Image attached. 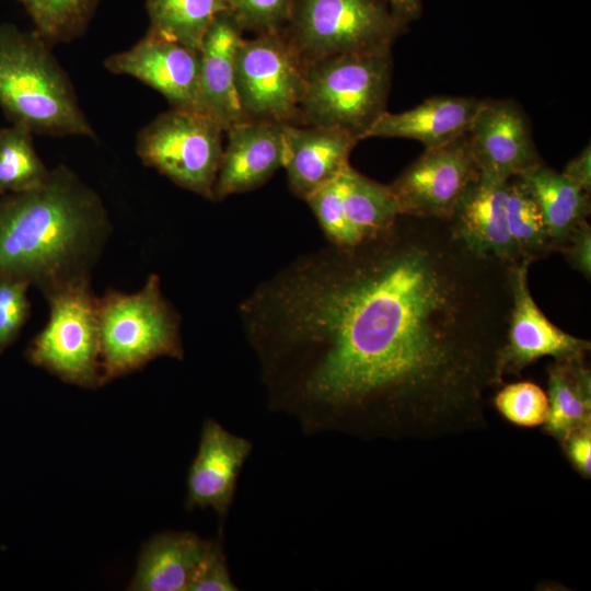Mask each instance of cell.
<instances>
[{"label": "cell", "mask_w": 591, "mask_h": 591, "mask_svg": "<svg viewBox=\"0 0 591 591\" xmlns=\"http://www.w3.org/2000/svg\"><path fill=\"white\" fill-rule=\"evenodd\" d=\"M85 277L47 294L49 317L25 350L26 360L85 389L102 386L99 297Z\"/></svg>", "instance_id": "7"}, {"label": "cell", "mask_w": 591, "mask_h": 591, "mask_svg": "<svg viewBox=\"0 0 591 591\" xmlns=\"http://www.w3.org/2000/svg\"><path fill=\"white\" fill-rule=\"evenodd\" d=\"M568 263L587 279L591 277V227L583 220L570 233L560 250Z\"/></svg>", "instance_id": "33"}, {"label": "cell", "mask_w": 591, "mask_h": 591, "mask_svg": "<svg viewBox=\"0 0 591 591\" xmlns=\"http://www.w3.org/2000/svg\"><path fill=\"white\" fill-rule=\"evenodd\" d=\"M535 199L553 250L560 251L571 231L590 213V195L561 172L541 163L519 176Z\"/></svg>", "instance_id": "21"}, {"label": "cell", "mask_w": 591, "mask_h": 591, "mask_svg": "<svg viewBox=\"0 0 591 591\" xmlns=\"http://www.w3.org/2000/svg\"><path fill=\"white\" fill-rule=\"evenodd\" d=\"M112 233L99 193L60 164L39 187L0 197V278H15L43 296L92 277Z\"/></svg>", "instance_id": "2"}, {"label": "cell", "mask_w": 591, "mask_h": 591, "mask_svg": "<svg viewBox=\"0 0 591 591\" xmlns=\"http://www.w3.org/2000/svg\"><path fill=\"white\" fill-rule=\"evenodd\" d=\"M507 223L519 259L532 263L554 252L543 215L519 176L508 182Z\"/></svg>", "instance_id": "26"}, {"label": "cell", "mask_w": 591, "mask_h": 591, "mask_svg": "<svg viewBox=\"0 0 591 591\" xmlns=\"http://www.w3.org/2000/svg\"><path fill=\"white\" fill-rule=\"evenodd\" d=\"M243 33L236 16L225 9L213 19L199 47L198 111L225 131L246 120L235 85L236 53Z\"/></svg>", "instance_id": "16"}, {"label": "cell", "mask_w": 591, "mask_h": 591, "mask_svg": "<svg viewBox=\"0 0 591 591\" xmlns=\"http://www.w3.org/2000/svg\"><path fill=\"white\" fill-rule=\"evenodd\" d=\"M359 141L341 129L289 124L282 166L289 189L305 200L349 165L350 153Z\"/></svg>", "instance_id": "18"}, {"label": "cell", "mask_w": 591, "mask_h": 591, "mask_svg": "<svg viewBox=\"0 0 591 591\" xmlns=\"http://www.w3.org/2000/svg\"><path fill=\"white\" fill-rule=\"evenodd\" d=\"M584 193H591V147L586 146L561 172Z\"/></svg>", "instance_id": "35"}, {"label": "cell", "mask_w": 591, "mask_h": 591, "mask_svg": "<svg viewBox=\"0 0 591 591\" xmlns=\"http://www.w3.org/2000/svg\"><path fill=\"white\" fill-rule=\"evenodd\" d=\"M289 124L245 120L225 131L227 144L213 186V200L264 185L283 166Z\"/></svg>", "instance_id": "14"}, {"label": "cell", "mask_w": 591, "mask_h": 591, "mask_svg": "<svg viewBox=\"0 0 591 591\" xmlns=\"http://www.w3.org/2000/svg\"><path fill=\"white\" fill-rule=\"evenodd\" d=\"M30 287L21 279L0 278V354L18 339L31 316Z\"/></svg>", "instance_id": "30"}, {"label": "cell", "mask_w": 591, "mask_h": 591, "mask_svg": "<svg viewBox=\"0 0 591 591\" xmlns=\"http://www.w3.org/2000/svg\"><path fill=\"white\" fill-rule=\"evenodd\" d=\"M104 68L152 88L173 108L198 111L199 50L147 32L130 48L109 55Z\"/></svg>", "instance_id": "12"}, {"label": "cell", "mask_w": 591, "mask_h": 591, "mask_svg": "<svg viewBox=\"0 0 591 591\" xmlns=\"http://www.w3.org/2000/svg\"><path fill=\"white\" fill-rule=\"evenodd\" d=\"M508 182L479 175L462 195L448 221L473 254L513 264L519 256L507 223Z\"/></svg>", "instance_id": "17"}, {"label": "cell", "mask_w": 591, "mask_h": 591, "mask_svg": "<svg viewBox=\"0 0 591 591\" xmlns=\"http://www.w3.org/2000/svg\"><path fill=\"white\" fill-rule=\"evenodd\" d=\"M210 541L190 532L151 537L138 559L132 591H189Z\"/></svg>", "instance_id": "20"}, {"label": "cell", "mask_w": 591, "mask_h": 591, "mask_svg": "<svg viewBox=\"0 0 591 591\" xmlns=\"http://www.w3.org/2000/svg\"><path fill=\"white\" fill-rule=\"evenodd\" d=\"M231 579L221 535L209 543L189 591H236Z\"/></svg>", "instance_id": "32"}, {"label": "cell", "mask_w": 591, "mask_h": 591, "mask_svg": "<svg viewBox=\"0 0 591 591\" xmlns=\"http://www.w3.org/2000/svg\"><path fill=\"white\" fill-rule=\"evenodd\" d=\"M495 405L507 420L528 428L546 424L549 413L547 394L529 381L506 385L497 393Z\"/></svg>", "instance_id": "28"}, {"label": "cell", "mask_w": 591, "mask_h": 591, "mask_svg": "<svg viewBox=\"0 0 591 591\" xmlns=\"http://www.w3.org/2000/svg\"><path fill=\"white\" fill-rule=\"evenodd\" d=\"M103 0H19L34 30L51 46L71 43L88 30Z\"/></svg>", "instance_id": "27"}, {"label": "cell", "mask_w": 591, "mask_h": 591, "mask_svg": "<svg viewBox=\"0 0 591 591\" xmlns=\"http://www.w3.org/2000/svg\"><path fill=\"white\" fill-rule=\"evenodd\" d=\"M530 264L519 259L510 265L511 306L498 356V381L505 373H517L542 357L583 359L590 350V341L564 332L541 311L529 288Z\"/></svg>", "instance_id": "11"}, {"label": "cell", "mask_w": 591, "mask_h": 591, "mask_svg": "<svg viewBox=\"0 0 591 591\" xmlns=\"http://www.w3.org/2000/svg\"><path fill=\"white\" fill-rule=\"evenodd\" d=\"M225 130L205 113L171 107L136 136V153L176 186L213 200Z\"/></svg>", "instance_id": "8"}, {"label": "cell", "mask_w": 591, "mask_h": 591, "mask_svg": "<svg viewBox=\"0 0 591 591\" xmlns=\"http://www.w3.org/2000/svg\"><path fill=\"white\" fill-rule=\"evenodd\" d=\"M483 100L472 96H433L401 113L385 111L366 138H404L425 149L442 146L467 134Z\"/></svg>", "instance_id": "19"}, {"label": "cell", "mask_w": 591, "mask_h": 591, "mask_svg": "<svg viewBox=\"0 0 591 591\" xmlns=\"http://www.w3.org/2000/svg\"><path fill=\"white\" fill-rule=\"evenodd\" d=\"M467 135L483 176L509 181L543 163L525 113L512 100H483Z\"/></svg>", "instance_id": "13"}, {"label": "cell", "mask_w": 591, "mask_h": 591, "mask_svg": "<svg viewBox=\"0 0 591 591\" xmlns=\"http://www.w3.org/2000/svg\"><path fill=\"white\" fill-rule=\"evenodd\" d=\"M49 171L36 152L31 130L14 124L0 128V196L39 187Z\"/></svg>", "instance_id": "25"}, {"label": "cell", "mask_w": 591, "mask_h": 591, "mask_svg": "<svg viewBox=\"0 0 591 591\" xmlns=\"http://www.w3.org/2000/svg\"><path fill=\"white\" fill-rule=\"evenodd\" d=\"M304 69L300 126L341 129L364 139L386 111L391 50L331 56L310 62Z\"/></svg>", "instance_id": "5"}, {"label": "cell", "mask_w": 591, "mask_h": 591, "mask_svg": "<svg viewBox=\"0 0 591 591\" xmlns=\"http://www.w3.org/2000/svg\"><path fill=\"white\" fill-rule=\"evenodd\" d=\"M339 175L304 201L314 213L328 244L349 247L355 245L344 213Z\"/></svg>", "instance_id": "29"}, {"label": "cell", "mask_w": 591, "mask_h": 591, "mask_svg": "<svg viewBox=\"0 0 591 591\" xmlns=\"http://www.w3.org/2000/svg\"><path fill=\"white\" fill-rule=\"evenodd\" d=\"M148 33L199 50L201 40L225 0H146Z\"/></svg>", "instance_id": "24"}, {"label": "cell", "mask_w": 591, "mask_h": 591, "mask_svg": "<svg viewBox=\"0 0 591 591\" xmlns=\"http://www.w3.org/2000/svg\"><path fill=\"white\" fill-rule=\"evenodd\" d=\"M244 32L256 34L279 32L290 13L291 0H225Z\"/></svg>", "instance_id": "31"}, {"label": "cell", "mask_w": 591, "mask_h": 591, "mask_svg": "<svg viewBox=\"0 0 591 591\" xmlns=\"http://www.w3.org/2000/svg\"><path fill=\"white\" fill-rule=\"evenodd\" d=\"M405 28L386 0H291L281 32L305 66L336 55L389 51Z\"/></svg>", "instance_id": "6"}, {"label": "cell", "mask_w": 591, "mask_h": 591, "mask_svg": "<svg viewBox=\"0 0 591 591\" xmlns=\"http://www.w3.org/2000/svg\"><path fill=\"white\" fill-rule=\"evenodd\" d=\"M252 448L247 439L229 432L213 419L206 420L188 470L185 507L211 508L220 518L227 517Z\"/></svg>", "instance_id": "15"}, {"label": "cell", "mask_w": 591, "mask_h": 591, "mask_svg": "<svg viewBox=\"0 0 591 591\" xmlns=\"http://www.w3.org/2000/svg\"><path fill=\"white\" fill-rule=\"evenodd\" d=\"M510 265L473 254L448 220L405 215L299 256L239 305L271 408L316 432L476 396L498 382Z\"/></svg>", "instance_id": "1"}, {"label": "cell", "mask_w": 591, "mask_h": 591, "mask_svg": "<svg viewBox=\"0 0 591 591\" xmlns=\"http://www.w3.org/2000/svg\"><path fill=\"white\" fill-rule=\"evenodd\" d=\"M339 177L344 213L354 245L380 234L396 221L401 213L389 185L364 176L350 164Z\"/></svg>", "instance_id": "22"}, {"label": "cell", "mask_w": 591, "mask_h": 591, "mask_svg": "<svg viewBox=\"0 0 591 591\" xmlns=\"http://www.w3.org/2000/svg\"><path fill=\"white\" fill-rule=\"evenodd\" d=\"M102 385L161 357L182 360L181 316L150 274L140 290L108 289L99 297Z\"/></svg>", "instance_id": "4"}, {"label": "cell", "mask_w": 591, "mask_h": 591, "mask_svg": "<svg viewBox=\"0 0 591 591\" xmlns=\"http://www.w3.org/2000/svg\"><path fill=\"white\" fill-rule=\"evenodd\" d=\"M547 429L561 438L590 424L591 380L582 359L556 360L548 371Z\"/></svg>", "instance_id": "23"}, {"label": "cell", "mask_w": 591, "mask_h": 591, "mask_svg": "<svg viewBox=\"0 0 591 591\" xmlns=\"http://www.w3.org/2000/svg\"><path fill=\"white\" fill-rule=\"evenodd\" d=\"M0 108L34 135L96 137L51 45L10 22L0 23Z\"/></svg>", "instance_id": "3"}, {"label": "cell", "mask_w": 591, "mask_h": 591, "mask_svg": "<svg viewBox=\"0 0 591 591\" xmlns=\"http://www.w3.org/2000/svg\"><path fill=\"white\" fill-rule=\"evenodd\" d=\"M468 135L425 149L389 186L399 213L449 220L465 190L479 177Z\"/></svg>", "instance_id": "10"}, {"label": "cell", "mask_w": 591, "mask_h": 591, "mask_svg": "<svg viewBox=\"0 0 591 591\" xmlns=\"http://www.w3.org/2000/svg\"><path fill=\"white\" fill-rule=\"evenodd\" d=\"M568 455L577 468L590 476L591 472V433L590 426H584L567 438Z\"/></svg>", "instance_id": "34"}, {"label": "cell", "mask_w": 591, "mask_h": 591, "mask_svg": "<svg viewBox=\"0 0 591 591\" xmlns=\"http://www.w3.org/2000/svg\"><path fill=\"white\" fill-rule=\"evenodd\" d=\"M394 16L404 25L418 20L421 15V0H386Z\"/></svg>", "instance_id": "36"}, {"label": "cell", "mask_w": 591, "mask_h": 591, "mask_svg": "<svg viewBox=\"0 0 591 591\" xmlns=\"http://www.w3.org/2000/svg\"><path fill=\"white\" fill-rule=\"evenodd\" d=\"M235 85L246 120L300 125L305 69L281 31L242 39Z\"/></svg>", "instance_id": "9"}]
</instances>
